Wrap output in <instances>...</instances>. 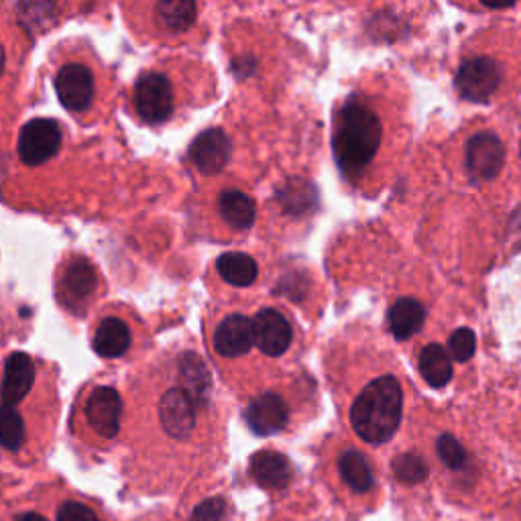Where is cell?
<instances>
[{
  "label": "cell",
  "mask_w": 521,
  "mask_h": 521,
  "mask_svg": "<svg viewBox=\"0 0 521 521\" xmlns=\"http://www.w3.org/2000/svg\"><path fill=\"white\" fill-rule=\"evenodd\" d=\"M403 391L395 377L371 381L351 408V424L359 438L369 444L389 442L401 424Z\"/></svg>",
  "instance_id": "6da1fadb"
},
{
  "label": "cell",
  "mask_w": 521,
  "mask_h": 521,
  "mask_svg": "<svg viewBox=\"0 0 521 521\" xmlns=\"http://www.w3.org/2000/svg\"><path fill=\"white\" fill-rule=\"evenodd\" d=\"M383 127L377 114L359 100H349L338 114L334 155L346 173L363 171L381 147Z\"/></svg>",
  "instance_id": "7a4b0ae2"
},
{
  "label": "cell",
  "mask_w": 521,
  "mask_h": 521,
  "mask_svg": "<svg viewBox=\"0 0 521 521\" xmlns=\"http://www.w3.org/2000/svg\"><path fill=\"white\" fill-rule=\"evenodd\" d=\"M135 104L145 123H165L173 110V92L169 80L155 72L143 76L135 88Z\"/></svg>",
  "instance_id": "3957f363"
},
{
  "label": "cell",
  "mask_w": 521,
  "mask_h": 521,
  "mask_svg": "<svg viewBox=\"0 0 521 521\" xmlns=\"http://www.w3.org/2000/svg\"><path fill=\"white\" fill-rule=\"evenodd\" d=\"M62 145L60 125L49 119L27 123L19 135V155L27 165H41L51 159Z\"/></svg>",
  "instance_id": "277c9868"
},
{
  "label": "cell",
  "mask_w": 521,
  "mask_h": 521,
  "mask_svg": "<svg viewBox=\"0 0 521 521\" xmlns=\"http://www.w3.org/2000/svg\"><path fill=\"white\" fill-rule=\"evenodd\" d=\"M501 82V72L489 57H473L460 66L456 88L462 98L473 102L489 100Z\"/></svg>",
  "instance_id": "5b68a950"
},
{
  "label": "cell",
  "mask_w": 521,
  "mask_h": 521,
  "mask_svg": "<svg viewBox=\"0 0 521 521\" xmlns=\"http://www.w3.org/2000/svg\"><path fill=\"white\" fill-rule=\"evenodd\" d=\"M505 163V147L493 133H479L467 145V171L477 182L495 180Z\"/></svg>",
  "instance_id": "8992f818"
},
{
  "label": "cell",
  "mask_w": 521,
  "mask_h": 521,
  "mask_svg": "<svg viewBox=\"0 0 521 521\" xmlns=\"http://www.w3.org/2000/svg\"><path fill=\"white\" fill-rule=\"evenodd\" d=\"M121 412H123L121 395L112 387H98L88 397V403H86L88 424L92 426V430L98 436H102L106 440H112L119 434Z\"/></svg>",
  "instance_id": "52a82bcc"
},
{
  "label": "cell",
  "mask_w": 521,
  "mask_h": 521,
  "mask_svg": "<svg viewBox=\"0 0 521 521\" xmlns=\"http://www.w3.org/2000/svg\"><path fill=\"white\" fill-rule=\"evenodd\" d=\"M292 336V326L273 308H265L253 318V342L267 357L283 355L289 349Z\"/></svg>",
  "instance_id": "ba28073f"
},
{
  "label": "cell",
  "mask_w": 521,
  "mask_h": 521,
  "mask_svg": "<svg viewBox=\"0 0 521 521\" xmlns=\"http://www.w3.org/2000/svg\"><path fill=\"white\" fill-rule=\"evenodd\" d=\"M55 90L70 112H84L94 98L92 72L82 64H68L57 74Z\"/></svg>",
  "instance_id": "9c48e42d"
},
{
  "label": "cell",
  "mask_w": 521,
  "mask_h": 521,
  "mask_svg": "<svg viewBox=\"0 0 521 521\" xmlns=\"http://www.w3.org/2000/svg\"><path fill=\"white\" fill-rule=\"evenodd\" d=\"M159 416L171 438L186 440L196 426V405L182 389H169L161 399Z\"/></svg>",
  "instance_id": "30bf717a"
},
{
  "label": "cell",
  "mask_w": 521,
  "mask_h": 521,
  "mask_svg": "<svg viewBox=\"0 0 521 521\" xmlns=\"http://www.w3.org/2000/svg\"><path fill=\"white\" fill-rule=\"evenodd\" d=\"M253 322L245 316H228L214 332V349L226 359H237L251 351Z\"/></svg>",
  "instance_id": "8fae6325"
},
{
  "label": "cell",
  "mask_w": 521,
  "mask_h": 521,
  "mask_svg": "<svg viewBox=\"0 0 521 521\" xmlns=\"http://www.w3.org/2000/svg\"><path fill=\"white\" fill-rule=\"evenodd\" d=\"M287 420L289 412L285 401L271 391L253 399L247 410V422L251 430L259 436H271L281 432L287 426Z\"/></svg>",
  "instance_id": "7c38bea8"
},
{
  "label": "cell",
  "mask_w": 521,
  "mask_h": 521,
  "mask_svg": "<svg viewBox=\"0 0 521 521\" xmlns=\"http://www.w3.org/2000/svg\"><path fill=\"white\" fill-rule=\"evenodd\" d=\"M190 157L204 176L222 171L230 159V141L220 129L204 131L190 147Z\"/></svg>",
  "instance_id": "4fadbf2b"
},
{
  "label": "cell",
  "mask_w": 521,
  "mask_h": 521,
  "mask_svg": "<svg viewBox=\"0 0 521 521\" xmlns=\"http://www.w3.org/2000/svg\"><path fill=\"white\" fill-rule=\"evenodd\" d=\"M33 379L35 369L31 357L25 353H13L7 359L3 385H0V399H3V405L13 408V405L21 403L33 387Z\"/></svg>",
  "instance_id": "5bb4252c"
},
{
  "label": "cell",
  "mask_w": 521,
  "mask_h": 521,
  "mask_svg": "<svg viewBox=\"0 0 521 521\" xmlns=\"http://www.w3.org/2000/svg\"><path fill=\"white\" fill-rule=\"evenodd\" d=\"M249 471L255 483L269 491L283 489L292 479V465L281 452L275 450H261L253 454Z\"/></svg>",
  "instance_id": "9a60e30c"
},
{
  "label": "cell",
  "mask_w": 521,
  "mask_h": 521,
  "mask_svg": "<svg viewBox=\"0 0 521 521\" xmlns=\"http://www.w3.org/2000/svg\"><path fill=\"white\" fill-rule=\"evenodd\" d=\"M131 346L129 326L119 318H104L94 332V351L104 359H119Z\"/></svg>",
  "instance_id": "2e32d148"
},
{
  "label": "cell",
  "mask_w": 521,
  "mask_h": 521,
  "mask_svg": "<svg viewBox=\"0 0 521 521\" xmlns=\"http://www.w3.org/2000/svg\"><path fill=\"white\" fill-rule=\"evenodd\" d=\"M180 379H182L180 389L194 401V405L208 403V397L212 391V379H210V373H208L204 361L198 355L188 353L182 357Z\"/></svg>",
  "instance_id": "e0dca14e"
},
{
  "label": "cell",
  "mask_w": 521,
  "mask_h": 521,
  "mask_svg": "<svg viewBox=\"0 0 521 521\" xmlns=\"http://www.w3.org/2000/svg\"><path fill=\"white\" fill-rule=\"evenodd\" d=\"M426 310L424 306L414 298H401L393 304L389 312V328L395 338L408 340L412 338L424 324Z\"/></svg>",
  "instance_id": "ac0fdd59"
},
{
  "label": "cell",
  "mask_w": 521,
  "mask_h": 521,
  "mask_svg": "<svg viewBox=\"0 0 521 521\" xmlns=\"http://www.w3.org/2000/svg\"><path fill=\"white\" fill-rule=\"evenodd\" d=\"M62 285H64V292L70 304L76 302H84L88 300L94 289L98 285V277L96 271L92 269V265L84 259H76L66 267V273L62 277Z\"/></svg>",
  "instance_id": "d6986e66"
},
{
  "label": "cell",
  "mask_w": 521,
  "mask_h": 521,
  "mask_svg": "<svg viewBox=\"0 0 521 521\" xmlns=\"http://www.w3.org/2000/svg\"><path fill=\"white\" fill-rule=\"evenodd\" d=\"M418 367H420V373L426 379V383L432 385L434 389L446 387L448 381L452 379L450 357H448L444 346H440V344H428L426 346V349L420 353Z\"/></svg>",
  "instance_id": "ffe728a7"
},
{
  "label": "cell",
  "mask_w": 521,
  "mask_h": 521,
  "mask_svg": "<svg viewBox=\"0 0 521 521\" xmlns=\"http://www.w3.org/2000/svg\"><path fill=\"white\" fill-rule=\"evenodd\" d=\"M342 481L355 493H367L373 487V471L367 458L357 450H346L338 460Z\"/></svg>",
  "instance_id": "44dd1931"
},
{
  "label": "cell",
  "mask_w": 521,
  "mask_h": 521,
  "mask_svg": "<svg viewBox=\"0 0 521 521\" xmlns=\"http://www.w3.org/2000/svg\"><path fill=\"white\" fill-rule=\"evenodd\" d=\"M216 269L226 283L235 285V287H247L259 275L255 259L245 255V253H224V255H220V259L216 261Z\"/></svg>",
  "instance_id": "7402d4cb"
},
{
  "label": "cell",
  "mask_w": 521,
  "mask_h": 521,
  "mask_svg": "<svg viewBox=\"0 0 521 521\" xmlns=\"http://www.w3.org/2000/svg\"><path fill=\"white\" fill-rule=\"evenodd\" d=\"M218 208L222 218L237 230H247L255 222V204L247 194L239 190L224 192L220 196Z\"/></svg>",
  "instance_id": "603a6c76"
},
{
  "label": "cell",
  "mask_w": 521,
  "mask_h": 521,
  "mask_svg": "<svg viewBox=\"0 0 521 521\" xmlns=\"http://www.w3.org/2000/svg\"><path fill=\"white\" fill-rule=\"evenodd\" d=\"M198 15V7L190 0H167L157 5V17L169 31H188Z\"/></svg>",
  "instance_id": "cb8c5ba5"
},
{
  "label": "cell",
  "mask_w": 521,
  "mask_h": 521,
  "mask_svg": "<svg viewBox=\"0 0 521 521\" xmlns=\"http://www.w3.org/2000/svg\"><path fill=\"white\" fill-rule=\"evenodd\" d=\"M391 471L395 475V479L403 485H418L424 483L430 475V469L426 465V460L420 454L414 452H405L401 456H397L391 465Z\"/></svg>",
  "instance_id": "d4e9b609"
},
{
  "label": "cell",
  "mask_w": 521,
  "mask_h": 521,
  "mask_svg": "<svg viewBox=\"0 0 521 521\" xmlns=\"http://www.w3.org/2000/svg\"><path fill=\"white\" fill-rule=\"evenodd\" d=\"M277 198L283 204V208L289 210V214H304V212L312 210L316 204L314 188L304 182H292V184L283 186V190L279 192Z\"/></svg>",
  "instance_id": "484cf974"
},
{
  "label": "cell",
  "mask_w": 521,
  "mask_h": 521,
  "mask_svg": "<svg viewBox=\"0 0 521 521\" xmlns=\"http://www.w3.org/2000/svg\"><path fill=\"white\" fill-rule=\"evenodd\" d=\"M25 440V424L15 408H0V446L7 450H19Z\"/></svg>",
  "instance_id": "4316f807"
},
{
  "label": "cell",
  "mask_w": 521,
  "mask_h": 521,
  "mask_svg": "<svg viewBox=\"0 0 521 521\" xmlns=\"http://www.w3.org/2000/svg\"><path fill=\"white\" fill-rule=\"evenodd\" d=\"M436 450L450 471H460L467 465V450L452 434H442L436 442Z\"/></svg>",
  "instance_id": "83f0119b"
},
{
  "label": "cell",
  "mask_w": 521,
  "mask_h": 521,
  "mask_svg": "<svg viewBox=\"0 0 521 521\" xmlns=\"http://www.w3.org/2000/svg\"><path fill=\"white\" fill-rule=\"evenodd\" d=\"M477 349V336L473 330L469 328H460L456 330L450 340H448V351H450V359L465 363L475 355Z\"/></svg>",
  "instance_id": "f1b7e54d"
},
{
  "label": "cell",
  "mask_w": 521,
  "mask_h": 521,
  "mask_svg": "<svg viewBox=\"0 0 521 521\" xmlns=\"http://www.w3.org/2000/svg\"><path fill=\"white\" fill-rule=\"evenodd\" d=\"M224 515H226V501L222 497H210L194 509L192 521H222Z\"/></svg>",
  "instance_id": "f546056e"
},
{
  "label": "cell",
  "mask_w": 521,
  "mask_h": 521,
  "mask_svg": "<svg viewBox=\"0 0 521 521\" xmlns=\"http://www.w3.org/2000/svg\"><path fill=\"white\" fill-rule=\"evenodd\" d=\"M57 521H100V519L88 505L68 501L60 507V513H57Z\"/></svg>",
  "instance_id": "4dcf8cb0"
},
{
  "label": "cell",
  "mask_w": 521,
  "mask_h": 521,
  "mask_svg": "<svg viewBox=\"0 0 521 521\" xmlns=\"http://www.w3.org/2000/svg\"><path fill=\"white\" fill-rule=\"evenodd\" d=\"M17 521H47L45 517H41L39 513H21L17 517Z\"/></svg>",
  "instance_id": "1f68e13d"
},
{
  "label": "cell",
  "mask_w": 521,
  "mask_h": 521,
  "mask_svg": "<svg viewBox=\"0 0 521 521\" xmlns=\"http://www.w3.org/2000/svg\"><path fill=\"white\" fill-rule=\"evenodd\" d=\"M3 72H5V49L0 45V76H3Z\"/></svg>",
  "instance_id": "d6a6232c"
}]
</instances>
